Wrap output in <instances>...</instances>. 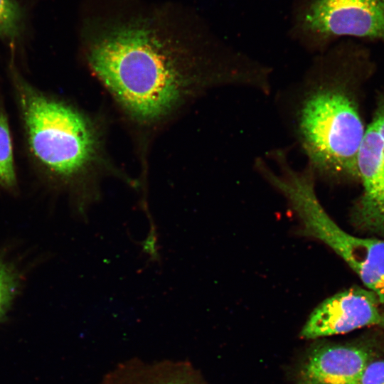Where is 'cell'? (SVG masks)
Listing matches in <instances>:
<instances>
[{"label":"cell","instance_id":"30bf717a","mask_svg":"<svg viewBox=\"0 0 384 384\" xmlns=\"http://www.w3.org/2000/svg\"><path fill=\"white\" fill-rule=\"evenodd\" d=\"M16 185L12 139L7 115L0 106V186L11 188Z\"/></svg>","mask_w":384,"mask_h":384},{"label":"cell","instance_id":"7c38bea8","mask_svg":"<svg viewBox=\"0 0 384 384\" xmlns=\"http://www.w3.org/2000/svg\"><path fill=\"white\" fill-rule=\"evenodd\" d=\"M18 279L11 267L0 258V321L4 317L17 292Z\"/></svg>","mask_w":384,"mask_h":384},{"label":"cell","instance_id":"4fadbf2b","mask_svg":"<svg viewBox=\"0 0 384 384\" xmlns=\"http://www.w3.org/2000/svg\"><path fill=\"white\" fill-rule=\"evenodd\" d=\"M360 384H384V358H375L366 365Z\"/></svg>","mask_w":384,"mask_h":384},{"label":"cell","instance_id":"5b68a950","mask_svg":"<svg viewBox=\"0 0 384 384\" xmlns=\"http://www.w3.org/2000/svg\"><path fill=\"white\" fill-rule=\"evenodd\" d=\"M287 201L300 222V234L316 238L332 249L384 305V239L360 238L341 229L321 206L312 184L294 187Z\"/></svg>","mask_w":384,"mask_h":384},{"label":"cell","instance_id":"7a4b0ae2","mask_svg":"<svg viewBox=\"0 0 384 384\" xmlns=\"http://www.w3.org/2000/svg\"><path fill=\"white\" fill-rule=\"evenodd\" d=\"M289 99L290 127L315 176L358 179L357 157L366 128L324 52L317 54Z\"/></svg>","mask_w":384,"mask_h":384},{"label":"cell","instance_id":"6da1fadb","mask_svg":"<svg viewBox=\"0 0 384 384\" xmlns=\"http://www.w3.org/2000/svg\"><path fill=\"white\" fill-rule=\"evenodd\" d=\"M106 3L84 18L85 55L137 122H161L213 88L267 89V65L221 41L187 9L137 0Z\"/></svg>","mask_w":384,"mask_h":384},{"label":"cell","instance_id":"277c9868","mask_svg":"<svg viewBox=\"0 0 384 384\" xmlns=\"http://www.w3.org/2000/svg\"><path fill=\"white\" fill-rule=\"evenodd\" d=\"M290 34L307 50H326L340 37L384 43V0H294Z\"/></svg>","mask_w":384,"mask_h":384},{"label":"cell","instance_id":"52a82bcc","mask_svg":"<svg viewBox=\"0 0 384 384\" xmlns=\"http://www.w3.org/2000/svg\"><path fill=\"white\" fill-rule=\"evenodd\" d=\"M376 294L358 286L324 300L310 314L302 331L304 338L345 334L366 326L384 329V311Z\"/></svg>","mask_w":384,"mask_h":384},{"label":"cell","instance_id":"8fae6325","mask_svg":"<svg viewBox=\"0 0 384 384\" xmlns=\"http://www.w3.org/2000/svg\"><path fill=\"white\" fill-rule=\"evenodd\" d=\"M24 26V14L16 0H0V38L14 40Z\"/></svg>","mask_w":384,"mask_h":384},{"label":"cell","instance_id":"ba28073f","mask_svg":"<svg viewBox=\"0 0 384 384\" xmlns=\"http://www.w3.org/2000/svg\"><path fill=\"white\" fill-rule=\"evenodd\" d=\"M376 342L363 339L345 344H323L302 363L296 384H360L363 371L379 357Z\"/></svg>","mask_w":384,"mask_h":384},{"label":"cell","instance_id":"8992f818","mask_svg":"<svg viewBox=\"0 0 384 384\" xmlns=\"http://www.w3.org/2000/svg\"><path fill=\"white\" fill-rule=\"evenodd\" d=\"M357 171L363 190L351 211L352 223L362 232L384 236V105L366 128Z\"/></svg>","mask_w":384,"mask_h":384},{"label":"cell","instance_id":"9c48e42d","mask_svg":"<svg viewBox=\"0 0 384 384\" xmlns=\"http://www.w3.org/2000/svg\"><path fill=\"white\" fill-rule=\"evenodd\" d=\"M100 384H206L188 363L133 359L120 363Z\"/></svg>","mask_w":384,"mask_h":384},{"label":"cell","instance_id":"3957f363","mask_svg":"<svg viewBox=\"0 0 384 384\" xmlns=\"http://www.w3.org/2000/svg\"><path fill=\"white\" fill-rule=\"evenodd\" d=\"M14 84L30 154L47 174L70 182L84 176L96 163L100 139L82 112L52 97L16 73Z\"/></svg>","mask_w":384,"mask_h":384}]
</instances>
